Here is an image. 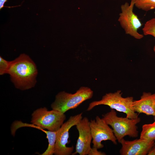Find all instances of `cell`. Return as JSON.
<instances>
[{
    "label": "cell",
    "instance_id": "cell-3",
    "mask_svg": "<svg viewBox=\"0 0 155 155\" xmlns=\"http://www.w3.org/2000/svg\"><path fill=\"white\" fill-rule=\"evenodd\" d=\"M122 94L120 90L114 93L106 94L101 100L90 103L87 111H89L96 106L104 105L108 106L112 109L125 113L127 117L130 119L137 118L138 114L133 108V97L128 96L123 98L122 96Z\"/></svg>",
    "mask_w": 155,
    "mask_h": 155
},
{
    "label": "cell",
    "instance_id": "cell-11",
    "mask_svg": "<svg viewBox=\"0 0 155 155\" xmlns=\"http://www.w3.org/2000/svg\"><path fill=\"white\" fill-rule=\"evenodd\" d=\"M155 93L144 92L140 100H134L133 106L135 112L155 117Z\"/></svg>",
    "mask_w": 155,
    "mask_h": 155
},
{
    "label": "cell",
    "instance_id": "cell-17",
    "mask_svg": "<svg viewBox=\"0 0 155 155\" xmlns=\"http://www.w3.org/2000/svg\"><path fill=\"white\" fill-rule=\"evenodd\" d=\"M147 155H155V145L151 148Z\"/></svg>",
    "mask_w": 155,
    "mask_h": 155
},
{
    "label": "cell",
    "instance_id": "cell-16",
    "mask_svg": "<svg viewBox=\"0 0 155 155\" xmlns=\"http://www.w3.org/2000/svg\"><path fill=\"white\" fill-rule=\"evenodd\" d=\"M106 154L101 151H99L98 149L94 147L91 148L88 155H105Z\"/></svg>",
    "mask_w": 155,
    "mask_h": 155
},
{
    "label": "cell",
    "instance_id": "cell-6",
    "mask_svg": "<svg viewBox=\"0 0 155 155\" xmlns=\"http://www.w3.org/2000/svg\"><path fill=\"white\" fill-rule=\"evenodd\" d=\"M134 6L131 0L130 4L126 2L121 6V12L119 14L118 20L126 34L137 39H140L144 35L139 33L138 30L142 25L138 16L133 12Z\"/></svg>",
    "mask_w": 155,
    "mask_h": 155
},
{
    "label": "cell",
    "instance_id": "cell-15",
    "mask_svg": "<svg viewBox=\"0 0 155 155\" xmlns=\"http://www.w3.org/2000/svg\"><path fill=\"white\" fill-rule=\"evenodd\" d=\"M11 61L5 59L1 56L0 57V75H2L8 73Z\"/></svg>",
    "mask_w": 155,
    "mask_h": 155
},
{
    "label": "cell",
    "instance_id": "cell-4",
    "mask_svg": "<svg viewBox=\"0 0 155 155\" xmlns=\"http://www.w3.org/2000/svg\"><path fill=\"white\" fill-rule=\"evenodd\" d=\"M93 92L90 88L81 87L75 93L71 94L61 91L56 96L51 107L52 109L65 113L78 107L84 101L91 98Z\"/></svg>",
    "mask_w": 155,
    "mask_h": 155
},
{
    "label": "cell",
    "instance_id": "cell-10",
    "mask_svg": "<svg viewBox=\"0 0 155 155\" xmlns=\"http://www.w3.org/2000/svg\"><path fill=\"white\" fill-rule=\"evenodd\" d=\"M120 143L122 146L119 151L121 155H146L155 145V141H147L140 138L128 141L123 138Z\"/></svg>",
    "mask_w": 155,
    "mask_h": 155
},
{
    "label": "cell",
    "instance_id": "cell-5",
    "mask_svg": "<svg viewBox=\"0 0 155 155\" xmlns=\"http://www.w3.org/2000/svg\"><path fill=\"white\" fill-rule=\"evenodd\" d=\"M66 119L64 113L53 109L49 111L44 107L38 108L33 112L31 122L44 129L57 131Z\"/></svg>",
    "mask_w": 155,
    "mask_h": 155
},
{
    "label": "cell",
    "instance_id": "cell-20",
    "mask_svg": "<svg viewBox=\"0 0 155 155\" xmlns=\"http://www.w3.org/2000/svg\"><path fill=\"white\" fill-rule=\"evenodd\" d=\"M154 111L155 112V105L154 107Z\"/></svg>",
    "mask_w": 155,
    "mask_h": 155
},
{
    "label": "cell",
    "instance_id": "cell-1",
    "mask_svg": "<svg viewBox=\"0 0 155 155\" xmlns=\"http://www.w3.org/2000/svg\"><path fill=\"white\" fill-rule=\"evenodd\" d=\"M17 88L25 90L34 87L36 83V65L28 55L22 54L11 61L8 73Z\"/></svg>",
    "mask_w": 155,
    "mask_h": 155
},
{
    "label": "cell",
    "instance_id": "cell-13",
    "mask_svg": "<svg viewBox=\"0 0 155 155\" xmlns=\"http://www.w3.org/2000/svg\"><path fill=\"white\" fill-rule=\"evenodd\" d=\"M134 5L146 11L155 9V0H132Z\"/></svg>",
    "mask_w": 155,
    "mask_h": 155
},
{
    "label": "cell",
    "instance_id": "cell-19",
    "mask_svg": "<svg viewBox=\"0 0 155 155\" xmlns=\"http://www.w3.org/2000/svg\"><path fill=\"white\" fill-rule=\"evenodd\" d=\"M154 121H155V117H154Z\"/></svg>",
    "mask_w": 155,
    "mask_h": 155
},
{
    "label": "cell",
    "instance_id": "cell-8",
    "mask_svg": "<svg viewBox=\"0 0 155 155\" xmlns=\"http://www.w3.org/2000/svg\"><path fill=\"white\" fill-rule=\"evenodd\" d=\"M90 131L92 140L93 147L99 149L104 147L102 142L110 140L117 144V139L113 131L104 120L97 116L95 119L90 121Z\"/></svg>",
    "mask_w": 155,
    "mask_h": 155
},
{
    "label": "cell",
    "instance_id": "cell-2",
    "mask_svg": "<svg viewBox=\"0 0 155 155\" xmlns=\"http://www.w3.org/2000/svg\"><path fill=\"white\" fill-rule=\"evenodd\" d=\"M102 118L112 128L114 133L118 142L126 136L132 137L138 136V131L136 125L140 123V118L135 119L118 117L115 111H111L102 115Z\"/></svg>",
    "mask_w": 155,
    "mask_h": 155
},
{
    "label": "cell",
    "instance_id": "cell-12",
    "mask_svg": "<svg viewBox=\"0 0 155 155\" xmlns=\"http://www.w3.org/2000/svg\"><path fill=\"white\" fill-rule=\"evenodd\" d=\"M140 138L147 141H155V121L142 127Z\"/></svg>",
    "mask_w": 155,
    "mask_h": 155
},
{
    "label": "cell",
    "instance_id": "cell-9",
    "mask_svg": "<svg viewBox=\"0 0 155 155\" xmlns=\"http://www.w3.org/2000/svg\"><path fill=\"white\" fill-rule=\"evenodd\" d=\"M79 133V136L75 146V152L72 155H88L92 140L90 121L86 117L82 118L75 125Z\"/></svg>",
    "mask_w": 155,
    "mask_h": 155
},
{
    "label": "cell",
    "instance_id": "cell-14",
    "mask_svg": "<svg viewBox=\"0 0 155 155\" xmlns=\"http://www.w3.org/2000/svg\"><path fill=\"white\" fill-rule=\"evenodd\" d=\"M142 30L144 35H152L155 38V18L147 21ZM153 50L155 53V44Z\"/></svg>",
    "mask_w": 155,
    "mask_h": 155
},
{
    "label": "cell",
    "instance_id": "cell-7",
    "mask_svg": "<svg viewBox=\"0 0 155 155\" xmlns=\"http://www.w3.org/2000/svg\"><path fill=\"white\" fill-rule=\"evenodd\" d=\"M82 118V113L71 116L57 131L54 154L55 155H70L74 149L73 146L68 147L69 143V131L72 127L75 126Z\"/></svg>",
    "mask_w": 155,
    "mask_h": 155
},
{
    "label": "cell",
    "instance_id": "cell-18",
    "mask_svg": "<svg viewBox=\"0 0 155 155\" xmlns=\"http://www.w3.org/2000/svg\"><path fill=\"white\" fill-rule=\"evenodd\" d=\"M7 0H0V9H2L4 7L5 3Z\"/></svg>",
    "mask_w": 155,
    "mask_h": 155
}]
</instances>
